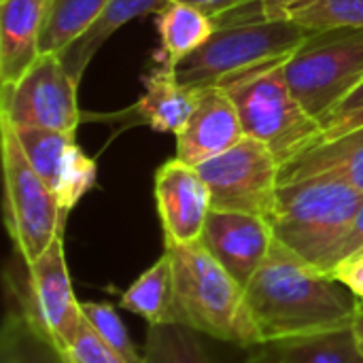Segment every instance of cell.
<instances>
[{"label": "cell", "mask_w": 363, "mask_h": 363, "mask_svg": "<svg viewBox=\"0 0 363 363\" xmlns=\"http://www.w3.org/2000/svg\"><path fill=\"white\" fill-rule=\"evenodd\" d=\"M245 294L262 342L355 328L363 317L362 300L351 287L279 240Z\"/></svg>", "instance_id": "6da1fadb"}, {"label": "cell", "mask_w": 363, "mask_h": 363, "mask_svg": "<svg viewBox=\"0 0 363 363\" xmlns=\"http://www.w3.org/2000/svg\"><path fill=\"white\" fill-rule=\"evenodd\" d=\"M313 30L289 17H268L257 0L215 21L213 36L177 68L191 89H228L253 74L285 66Z\"/></svg>", "instance_id": "7a4b0ae2"}, {"label": "cell", "mask_w": 363, "mask_h": 363, "mask_svg": "<svg viewBox=\"0 0 363 363\" xmlns=\"http://www.w3.org/2000/svg\"><path fill=\"white\" fill-rule=\"evenodd\" d=\"M174 272L170 323L242 349L262 345L245 287L208 253L202 240L166 247Z\"/></svg>", "instance_id": "3957f363"}, {"label": "cell", "mask_w": 363, "mask_h": 363, "mask_svg": "<svg viewBox=\"0 0 363 363\" xmlns=\"http://www.w3.org/2000/svg\"><path fill=\"white\" fill-rule=\"evenodd\" d=\"M363 191L336 177H311L279 185L270 225L289 251L328 272V262L349 234Z\"/></svg>", "instance_id": "277c9868"}, {"label": "cell", "mask_w": 363, "mask_h": 363, "mask_svg": "<svg viewBox=\"0 0 363 363\" xmlns=\"http://www.w3.org/2000/svg\"><path fill=\"white\" fill-rule=\"evenodd\" d=\"M225 91L238 108L245 136L264 143L281 166L325 134L321 121L302 106L289 87L285 66L253 74Z\"/></svg>", "instance_id": "5b68a950"}, {"label": "cell", "mask_w": 363, "mask_h": 363, "mask_svg": "<svg viewBox=\"0 0 363 363\" xmlns=\"http://www.w3.org/2000/svg\"><path fill=\"white\" fill-rule=\"evenodd\" d=\"M285 77L302 106L323 121L363 83V28L313 30L285 64Z\"/></svg>", "instance_id": "8992f818"}, {"label": "cell", "mask_w": 363, "mask_h": 363, "mask_svg": "<svg viewBox=\"0 0 363 363\" xmlns=\"http://www.w3.org/2000/svg\"><path fill=\"white\" fill-rule=\"evenodd\" d=\"M2 170H4V217L15 251L23 266L34 264L57 236H64L68 215L55 194L30 166L17 134L0 117Z\"/></svg>", "instance_id": "52a82bcc"}, {"label": "cell", "mask_w": 363, "mask_h": 363, "mask_svg": "<svg viewBox=\"0 0 363 363\" xmlns=\"http://www.w3.org/2000/svg\"><path fill=\"white\" fill-rule=\"evenodd\" d=\"M196 168L211 189L213 211L270 219L277 202L281 164L264 143L245 136L232 149Z\"/></svg>", "instance_id": "ba28073f"}, {"label": "cell", "mask_w": 363, "mask_h": 363, "mask_svg": "<svg viewBox=\"0 0 363 363\" xmlns=\"http://www.w3.org/2000/svg\"><path fill=\"white\" fill-rule=\"evenodd\" d=\"M77 81L60 53H40L32 68L13 85H2L0 113L13 128H38L77 134L81 111Z\"/></svg>", "instance_id": "9c48e42d"}, {"label": "cell", "mask_w": 363, "mask_h": 363, "mask_svg": "<svg viewBox=\"0 0 363 363\" xmlns=\"http://www.w3.org/2000/svg\"><path fill=\"white\" fill-rule=\"evenodd\" d=\"M15 302L57 351L64 355L70 351L83 325V311L72 289L64 236H57L34 264L26 266V289L15 291Z\"/></svg>", "instance_id": "30bf717a"}, {"label": "cell", "mask_w": 363, "mask_h": 363, "mask_svg": "<svg viewBox=\"0 0 363 363\" xmlns=\"http://www.w3.org/2000/svg\"><path fill=\"white\" fill-rule=\"evenodd\" d=\"M13 130L30 166L55 194L62 211L68 215L79 204V200L94 187L98 177L96 162L81 151L74 140V134L38 128Z\"/></svg>", "instance_id": "8fae6325"}, {"label": "cell", "mask_w": 363, "mask_h": 363, "mask_svg": "<svg viewBox=\"0 0 363 363\" xmlns=\"http://www.w3.org/2000/svg\"><path fill=\"white\" fill-rule=\"evenodd\" d=\"M155 202L166 247L191 245L202 238L213 198L196 166L177 157L162 164L155 172Z\"/></svg>", "instance_id": "7c38bea8"}, {"label": "cell", "mask_w": 363, "mask_h": 363, "mask_svg": "<svg viewBox=\"0 0 363 363\" xmlns=\"http://www.w3.org/2000/svg\"><path fill=\"white\" fill-rule=\"evenodd\" d=\"M200 240L208 249V253L242 287H247L266 262L277 238L270 221L264 217L211 211Z\"/></svg>", "instance_id": "4fadbf2b"}, {"label": "cell", "mask_w": 363, "mask_h": 363, "mask_svg": "<svg viewBox=\"0 0 363 363\" xmlns=\"http://www.w3.org/2000/svg\"><path fill=\"white\" fill-rule=\"evenodd\" d=\"M177 136V160L200 166L245 138L238 108L221 87L198 89V102Z\"/></svg>", "instance_id": "5bb4252c"}, {"label": "cell", "mask_w": 363, "mask_h": 363, "mask_svg": "<svg viewBox=\"0 0 363 363\" xmlns=\"http://www.w3.org/2000/svg\"><path fill=\"white\" fill-rule=\"evenodd\" d=\"M49 0L0 2V87L17 83L40 55Z\"/></svg>", "instance_id": "9a60e30c"}, {"label": "cell", "mask_w": 363, "mask_h": 363, "mask_svg": "<svg viewBox=\"0 0 363 363\" xmlns=\"http://www.w3.org/2000/svg\"><path fill=\"white\" fill-rule=\"evenodd\" d=\"M311 177H336L363 191V123L336 136H323L285 162L279 170V185Z\"/></svg>", "instance_id": "2e32d148"}, {"label": "cell", "mask_w": 363, "mask_h": 363, "mask_svg": "<svg viewBox=\"0 0 363 363\" xmlns=\"http://www.w3.org/2000/svg\"><path fill=\"white\" fill-rule=\"evenodd\" d=\"M247 351V363H363L357 325L268 340Z\"/></svg>", "instance_id": "e0dca14e"}, {"label": "cell", "mask_w": 363, "mask_h": 363, "mask_svg": "<svg viewBox=\"0 0 363 363\" xmlns=\"http://www.w3.org/2000/svg\"><path fill=\"white\" fill-rule=\"evenodd\" d=\"M198 102V89L183 85L174 68H155L145 79V91L123 115H134L132 123H145L155 132L179 134L191 117Z\"/></svg>", "instance_id": "ac0fdd59"}, {"label": "cell", "mask_w": 363, "mask_h": 363, "mask_svg": "<svg viewBox=\"0 0 363 363\" xmlns=\"http://www.w3.org/2000/svg\"><path fill=\"white\" fill-rule=\"evenodd\" d=\"M166 2L168 0H108L100 15L91 21V26L60 53L70 77L79 83L91 57L111 38L115 30L140 15L157 13Z\"/></svg>", "instance_id": "d6986e66"}, {"label": "cell", "mask_w": 363, "mask_h": 363, "mask_svg": "<svg viewBox=\"0 0 363 363\" xmlns=\"http://www.w3.org/2000/svg\"><path fill=\"white\" fill-rule=\"evenodd\" d=\"M155 28L160 34V55L164 66L177 68L213 36L215 21L187 2L168 0L155 13Z\"/></svg>", "instance_id": "ffe728a7"}, {"label": "cell", "mask_w": 363, "mask_h": 363, "mask_svg": "<svg viewBox=\"0 0 363 363\" xmlns=\"http://www.w3.org/2000/svg\"><path fill=\"white\" fill-rule=\"evenodd\" d=\"M172 296L174 272L170 255L164 251V255L128 287L119 300V306L143 317L149 325H162L170 323Z\"/></svg>", "instance_id": "44dd1931"}, {"label": "cell", "mask_w": 363, "mask_h": 363, "mask_svg": "<svg viewBox=\"0 0 363 363\" xmlns=\"http://www.w3.org/2000/svg\"><path fill=\"white\" fill-rule=\"evenodd\" d=\"M0 363H70L28 319L15 302L0 332Z\"/></svg>", "instance_id": "7402d4cb"}, {"label": "cell", "mask_w": 363, "mask_h": 363, "mask_svg": "<svg viewBox=\"0 0 363 363\" xmlns=\"http://www.w3.org/2000/svg\"><path fill=\"white\" fill-rule=\"evenodd\" d=\"M108 0H49L40 53H62L100 15Z\"/></svg>", "instance_id": "603a6c76"}, {"label": "cell", "mask_w": 363, "mask_h": 363, "mask_svg": "<svg viewBox=\"0 0 363 363\" xmlns=\"http://www.w3.org/2000/svg\"><path fill=\"white\" fill-rule=\"evenodd\" d=\"M204 338L179 323L149 325L145 363H217Z\"/></svg>", "instance_id": "cb8c5ba5"}, {"label": "cell", "mask_w": 363, "mask_h": 363, "mask_svg": "<svg viewBox=\"0 0 363 363\" xmlns=\"http://www.w3.org/2000/svg\"><path fill=\"white\" fill-rule=\"evenodd\" d=\"M287 17L308 30L363 28V0H302Z\"/></svg>", "instance_id": "d4e9b609"}, {"label": "cell", "mask_w": 363, "mask_h": 363, "mask_svg": "<svg viewBox=\"0 0 363 363\" xmlns=\"http://www.w3.org/2000/svg\"><path fill=\"white\" fill-rule=\"evenodd\" d=\"M85 321L108 342L128 363H145V355H140L130 340V334L119 319L117 311L104 302H83L81 304Z\"/></svg>", "instance_id": "484cf974"}, {"label": "cell", "mask_w": 363, "mask_h": 363, "mask_svg": "<svg viewBox=\"0 0 363 363\" xmlns=\"http://www.w3.org/2000/svg\"><path fill=\"white\" fill-rule=\"evenodd\" d=\"M66 357L70 363H128L108 342H104V338L85 321V317L81 332Z\"/></svg>", "instance_id": "4316f807"}, {"label": "cell", "mask_w": 363, "mask_h": 363, "mask_svg": "<svg viewBox=\"0 0 363 363\" xmlns=\"http://www.w3.org/2000/svg\"><path fill=\"white\" fill-rule=\"evenodd\" d=\"M359 251H363V204L362 208H359V213H357V217H355V221H353V225H351V230H349V234L342 238V242L336 247L334 255L330 257L328 272L332 274L340 264H345L347 259L355 257Z\"/></svg>", "instance_id": "83f0119b"}, {"label": "cell", "mask_w": 363, "mask_h": 363, "mask_svg": "<svg viewBox=\"0 0 363 363\" xmlns=\"http://www.w3.org/2000/svg\"><path fill=\"white\" fill-rule=\"evenodd\" d=\"M332 274L336 279H340L347 287H351V291L362 300L363 304V251L357 253L355 257L347 259L345 264H340Z\"/></svg>", "instance_id": "f1b7e54d"}, {"label": "cell", "mask_w": 363, "mask_h": 363, "mask_svg": "<svg viewBox=\"0 0 363 363\" xmlns=\"http://www.w3.org/2000/svg\"><path fill=\"white\" fill-rule=\"evenodd\" d=\"M363 111V83L357 87V89H353L323 121H321V125H323V130L328 132V130H332L334 125H338L342 119H347V117H351V115H355V113H359Z\"/></svg>", "instance_id": "f546056e"}, {"label": "cell", "mask_w": 363, "mask_h": 363, "mask_svg": "<svg viewBox=\"0 0 363 363\" xmlns=\"http://www.w3.org/2000/svg\"><path fill=\"white\" fill-rule=\"evenodd\" d=\"M181 2H187L196 9H200L202 13H206L213 21H217L219 17L240 9V6H247L255 0H181Z\"/></svg>", "instance_id": "4dcf8cb0"}, {"label": "cell", "mask_w": 363, "mask_h": 363, "mask_svg": "<svg viewBox=\"0 0 363 363\" xmlns=\"http://www.w3.org/2000/svg\"><path fill=\"white\" fill-rule=\"evenodd\" d=\"M302 0H257V6L268 17H287V11Z\"/></svg>", "instance_id": "1f68e13d"}, {"label": "cell", "mask_w": 363, "mask_h": 363, "mask_svg": "<svg viewBox=\"0 0 363 363\" xmlns=\"http://www.w3.org/2000/svg\"><path fill=\"white\" fill-rule=\"evenodd\" d=\"M362 123H363V111H359V113H355V115H351V117L342 119L338 125H334L332 130H328L323 136H336V134H342V132H347V130H351V128H357V125H362Z\"/></svg>", "instance_id": "d6a6232c"}, {"label": "cell", "mask_w": 363, "mask_h": 363, "mask_svg": "<svg viewBox=\"0 0 363 363\" xmlns=\"http://www.w3.org/2000/svg\"><path fill=\"white\" fill-rule=\"evenodd\" d=\"M357 345H359V351L363 353V317L362 321H359V325H357Z\"/></svg>", "instance_id": "836d02e7"}, {"label": "cell", "mask_w": 363, "mask_h": 363, "mask_svg": "<svg viewBox=\"0 0 363 363\" xmlns=\"http://www.w3.org/2000/svg\"><path fill=\"white\" fill-rule=\"evenodd\" d=\"M359 253H362V251H359Z\"/></svg>", "instance_id": "e575fe53"}, {"label": "cell", "mask_w": 363, "mask_h": 363, "mask_svg": "<svg viewBox=\"0 0 363 363\" xmlns=\"http://www.w3.org/2000/svg\"><path fill=\"white\" fill-rule=\"evenodd\" d=\"M0 2H2V0H0Z\"/></svg>", "instance_id": "d590c367"}, {"label": "cell", "mask_w": 363, "mask_h": 363, "mask_svg": "<svg viewBox=\"0 0 363 363\" xmlns=\"http://www.w3.org/2000/svg\"><path fill=\"white\" fill-rule=\"evenodd\" d=\"M66 359H68V357H66Z\"/></svg>", "instance_id": "8d00e7d4"}]
</instances>
